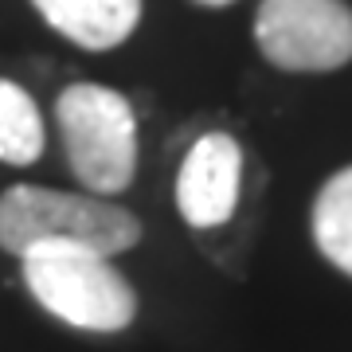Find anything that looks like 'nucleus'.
I'll use <instances>...</instances> for the list:
<instances>
[{"label":"nucleus","instance_id":"obj_9","mask_svg":"<svg viewBox=\"0 0 352 352\" xmlns=\"http://www.w3.org/2000/svg\"><path fill=\"white\" fill-rule=\"evenodd\" d=\"M196 4H204V8H227L231 0H196Z\"/></svg>","mask_w":352,"mask_h":352},{"label":"nucleus","instance_id":"obj_5","mask_svg":"<svg viewBox=\"0 0 352 352\" xmlns=\"http://www.w3.org/2000/svg\"><path fill=\"white\" fill-rule=\"evenodd\" d=\"M243 188V149L231 133H204L176 173V208L196 231L223 227L239 208Z\"/></svg>","mask_w":352,"mask_h":352},{"label":"nucleus","instance_id":"obj_2","mask_svg":"<svg viewBox=\"0 0 352 352\" xmlns=\"http://www.w3.org/2000/svg\"><path fill=\"white\" fill-rule=\"evenodd\" d=\"M24 286L51 317L82 333H122L138 317V294L98 251L36 247L24 254Z\"/></svg>","mask_w":352,"mask_h":352},{"label":"nucleus","instance_id":"obj_1","mask_svg":"<svg viewBox=\"0 0 352 352\" xmlns=\"http://www.w3.org/2000/svg\"><path fill=\"white\" fill-rule=\"evenodd\" d=\"M141 243L138 215L110 196L16 184L0 196V247L20 254L36 247H82L106 258Z\"/></svg>","mask_w":352,"mask_h":352},{"label":"nucleus","instance_id":"obj_4","mask_svg":"<svg viewBox=\"0 0 352 352\" xmlns=\"http://www.w3.org/2000/svg\"><path fill=\"white\" fill-rule=\"evenodd\" d=\"M254 43L289 75H325L352 63V8L344 0H263Z\"/></svg>","mask_w":352,"mask_h":352},{"label":"nucleus","instance_id":"obj_7","mask_svg":"<svg viewBox=\"0 0 352 352\" xmlns=\"http://www.w3.org/2000/svg\"><path fill=\"white\" fill-rule=\"evenodd\" d=\"M314 243L340 274L352 278V164L333 173L317 192Z\"/></svg>","mask_w":352,"mask_h":352},{"label":"nucleus","instance_id":"obj_8","mask_svg":"<svg viewBox=\"0 0 352 352\" xmlns=\"http://www.w3.org/2000/svg\"><path fill=\"white\" fill-rule=\"evenodd\" d=\"M43 145H47V133H43L36 98L20 82L0 78V161L24 168L39 161Z\"/></svg>","mask_w":352,"mask_h":352},{"label":"nucleus","instance_id":"obj_3","mask_svg":"<svg viewBox=\"0 0 352 352\" xmlns=\"http://www.w3.org/2000/svg\"><path fill=\"white\" fill-rule=\"evenodd\" d=\"M71 173L94 196H118L138 173V118L133 102L98 82H75L55 102Z\"/></svg>","mask_w":352,"mask_h":352},{"label":"nucleus","instance_id":"obj_6","mask_svg":"<svg viewBox=\"0 0 352 352\" xmlns=\"http://www.w3.org/2000/svg\"><path fill=\"white\" fill-rule=\"evenodd\" d=\"M59 36L87 51H110L141 24V0H32Z\"/></svg>","mask_w":352,"mask_h":352}]
</instances>
